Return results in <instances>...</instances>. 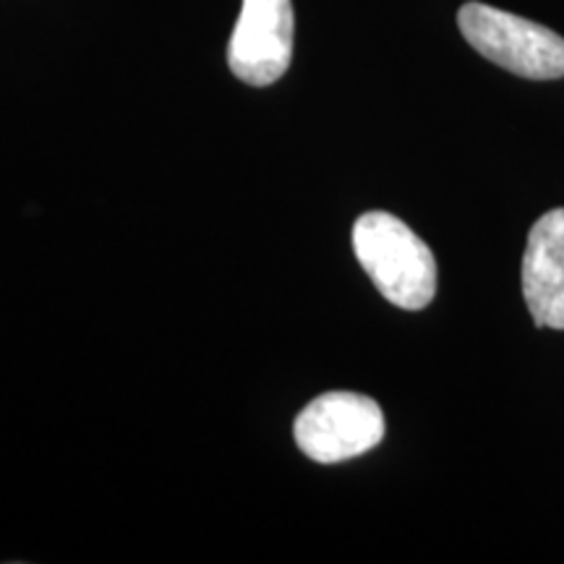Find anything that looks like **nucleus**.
Here are the masks:
<instances>
[{
  "label": "nucleus",
  "mask_w": 564,
  "mask_h": 564,
  "mask_svg": "<svg viewBox=\"0 0 564 564\" xmlns=\"http://www.w3.org/2000/svg\"><path fill=\"white\" fill-rule=\"evenodd\" d=\"M457 26L476 53L510 74L539 82L564 76V40L535 21L486 3H465Z\"/></svg>",
  "instance_id": "obj_2"
},
{
  "label": "nucleus",
  "mask_w": 564,
  "mask_h": 564,
  "mask_svg": "<svg viewBox=\"0 0 564 564\" xmlns=\"http://www.w3.org/2000/svg\"><path fill=\"white\" fill-rule=\"evenodd\" d=\"M523 295L535 327L564 329V209L546 212L528 232Z\"/></svg>",
  "instance_id": "obj_5"
},
{
  "label": "nucleus",
  "mask_w": 564,
  "mask_h": 564,
  "mask_svg": "<svg viewBox=\"0 0 564 564\" xmlns=\"http://www.w3.org/2000/svg\"><path fill=\"white\" fill-rule=\"evenodd\" d=\"M291 0H243L228 42V66L251 87H270L285 76L293 58Z\"/></svg>",
  "instance_id": "obj_4"
},
{
  "label": "nucleus",
  "mask_w": 564,
  "mask_h": 564,
  "mask_svg": "<svg viewBox=\"0 0 564 564\" xmlns=\"http://www.w3.org/2000/svg\"><path fill=\"white\" fill-rule=\"evenodd\" d=\"M352 251L377 291L405 312H421L436 295V259L403 220L366 212L352 225Z\"/></svg>",
  "instance_id": "obj_1"
},
{
  "label": "nucleus",
  "mask_w": 564,
  "mask_h": 564,
  "mask_svg": "<svg viewBox=\"0 0 564 564\" xmlns=\"http://www.w3.org/2000/svg\"><path fill=\"white\" fill-rule=\"evenodd\" d=\"M293 434L303 455L335 465L369 453L384 440V413L366 394L327 392L303 408Z\"/></svg>",
  "instance_id": "obj_3"
}]
</instances>
